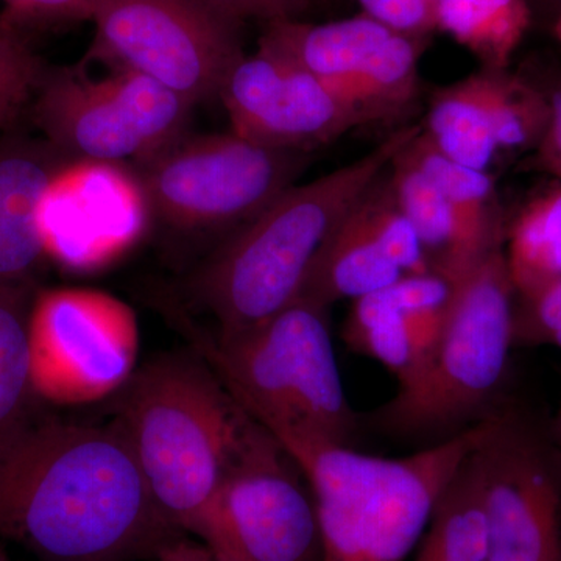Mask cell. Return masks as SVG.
<instances>
[{"mask_svg":"<svg viewBox=\"0 0 561 561\" xmlns=\"http://www.w3.org/2000/svg\"><path fill=\"white\" fill-rule=\"evenodd\" d=\"M151 497L125 432L32 401L0 430V542L39 561H140L183 535Z\"/></svg>","mask_w":561,"mask_h":561,"instance_id":"1","label":"cell"},{"mask_svg":"<svg viewBox=\"0 0 561 561\" xmlns=\"http://www.w3.org/2000/svg\"><path fill=\"white\" fill-rule=\"evenodd\" d=\"M420 131L421 124L402 125L359 160L287 187L230 232L191 286L217 331L245 330L294 305L351 209Z\"/></svg>","mask_w":561,"mask_h":561,"instance_id":"2","label":"cell"},{"mask_svg":"<svg viewBox=\"0 0 561 561\" xmlns=\"http://www.w3.org/2000/svg\"><path fill=\"white\" fill-rule=\"evenodd\" d=\"M114 398V420L158 511L192 535L238 453L250 413L197 350L147 362Z\"/></svg>","mask_w":561,"mask_h":561,"instance_id":"3","label":"cell"},{"mask_svg":"<svg viewBox=\"0 0 561 561\" xmlns=\"http://www.w3.org/2000/svg\"><path fill=\"white\" fill-rule=\"evenodd\" d=\"M479 437L478 424L401 459L346 446L280 442L311 483L323 561H404Z\"/></svg>","mask_w":561,"mask_h":561,"instance_id":"4","label":"cell"},{"mask_svg":"<svg viewBox=\"0 0 561 561\" xmlns=\"http://www.w3.org/2000/svg\"><path fill=\"white\" fill-rule=\"evenodd\" d=\"M192 335L232 397L276 440L354 448L359 419L343 389L330 309L298 300L245 330Z\"/></svg>","mask_w":561,"mask_h":561,"instance_id":"5","label":"cell"},{"mask_svg":"<svg viewBox=\"0 0 561 561\" xmlns=\"http://www.w3.org/2000/svg\"><path fill=\"white\" fill-rule=\"evenodd\" d=\"M513 312L515 290L502 249L457 280L426 367L370 413V424L398 437L438 443L493 415L507 401Z\"/></svg>","mask_w":561,"mask_h":561,"instance_id":"6","label":"cell"},{"mask_svg":"<svg viewBox=\"0 0 561 561\" xmlns=\"http://www.w3.org/2000/svg\"><path fill=\"white\" fill-rule=\"evenodd\" d=\"M311 157L230 133L186 135L135 165L158 219L184 232L225 231L253 219L297 184Z\"/></svg>","mask_w":561,"mask_h":561,"instance_id":"7","label":"cell"},{"mask_svg":"<svg viewBox=\"0 0 561 561\" xmlns=\"http://www.w3.org/2000/svg\"><path fill=\"white\" fill-rule=\"evenodd\" d=\"M194 105L149 77L114 68L94 79L47 68L31 103L33 124L76 162L133 164L186 135Z\"/></svg>","mask_w":561,"mask_h":561,"instance_id":"8","label":"cell"},{"mask_svg":"<svg viewBox=\"0 0 561 561\" xmlns=\"http://www.w3.org/2000/svg\"><path fill=\"white\" fill-rule=\"evenodd\" d=\"M192 537L225 561H323L311 483L253 416Z\"/></svg>","mask_w":561,"mask_h":561,"instance_id":"9","label":"cell"},{"mask_svg":"<svg viewBox=\"0 0 561 561\" xmlns=\"http://www.w3.org/2000/svg\"><path fill=\"white\" fill-rule=\"evenodd\" d=\"M92 55L149 77L191 105L220 101L243 58L239 22L206 0H98Z\"/></svg>","mask_w":561,"mask_h":561,"instance_id":"10","label":"cell"},{"mask_svg":"<svg viewBox=\"0 0 561 561\" xmlns=\"http://www.w3.org/2000/svg\"><path fill=\"white\" fill-rule=\"evenodd\" d=\"M139 323L121 298L87 287L36 290L28 312L33 397L54 405L114 398L138 370Z\"/></svg>","mask_w":561,"mask_h":561,"instance_id":"11","label":"cell"},{"mask_svg":"<svg viewBox=\"0 0 561 561\" xmlns=\"http://www.w3.org/2000/svg\"><path fill=\"white\" fill-rule=\"evenodd\" d=\"M489 561H561V449L548 423L505 401L481 423Z\"/></svg>","mask_w":561,"mask_h":561,"instance_id":"12","label":"cell"},{"mask_svg":"<svg viewBox=\"0 0 561 561\" xmlns=\"http://www.w3.org/2000/svg\"><path fill=\"white\" fill-rule=\"evenodd\" d=\"M427 44L365 13L324 24L272 22L260 41L311 72L371 125L401 119L419 101Z\"/></svg>","mask_w":561,"mask_h":561,"instance_id":"13","label":"cell"},{"mask_svg":"<svg viewBox=\"0 0 561 561\" xmlns=\"http://www.w3.org/2000/svg\"><path fill=\"white\" fill-rule=\"evenodd\" d=\"M549 119L548 94L508 69H485L431 95L421 133L449 160L490 172L529 157Z\"/></svg>","mask_w":561,"mask_h":561,"instance_id":"14","label":"cell"},{"mask_svg":"<svg viewBox=\"0 0 561 561\" xmlns=\"http://www.w3.org/2000/svg\"><path fill=\"white\" fill-rule=\"evenodd\" d=\"M220 101L231 131L278 150L309 153L371 125L311 72L261 46L231 70Z\"/></svg>","mask_w":561,"mask_h":561,"instance_id":"15","label":"cell"},{"mask_svg":"<svg viewBox=\"0 0 561 561\" xmlns=\"http://www.w3.org/2000/svg\"><path fill=\"white\" fill-rule=\"evenodd\" d=\"M72 158L44 138L0 140V289H36L47 257L43 208Z\"/></svg>","mask_w":561,"mask_h":561,"instance_id":"16","label":"cell"},{"mask_svg":"<svg viewBox=\"0 0 561 561\" xmlns=\"http://www.w3.org/2000/svg\"><path fill=\"white\" fill-rule=\"evenodd\" d=\"M405 153L440 187L456 214L465 251L472 267L494 251L504 249L505 221L496 181L490 172L449 160L419 133Z\"/></svg>","mask_w":561,"mask_h":561,"instance_id":"17","label":"cell"},{"mask_svg":"<svg viewBox=\"0 0 561 561\" xmlns=\"http://www.w3.org/2000/svg\"><path fill=\"white\" fill-rule=\"evenodd\" d=\"M402 276L365 227L356 203L321 251L298 300L331 309L335 302L367 297Z\"/></svg>","mask_w":561,"mask_h":561,"instance_id":"18","label":"cell"},{"mask_svg":"<svg viewBox=\"0 0 561 561\" xmlns=\"http://www.w3.org/2000/svg\"><path fill=\"white\" fill-rule=\"evenodd\" d=\"M504 257L515 301L561 278V181L549 179L505 221Z\"/></svg>","mask_w":561,"mask_h":561,"instance_id":"19","label":"cell"},{"mask_svg":"<svg viewBox=\"0 0 561 561\" xmlns=\"http://www.w3.org/2000/svg\"><path fill=\"white\" fill-rule=\"evenodd\" d=\"M391 191L419 234L431 271L457 283L471 271L456 214L440 187L405 153L389 165Z\"/></svg>","mask_w":561,"mask_h":561,"instance_id":"20","label":"cell"},{"mask_svg":"<svg viewBox=\"0 0 561 561\" xmlns=\"http://www.w3.org/2000/svg\"><path fill=\"white\" fill-rule=\"evenodd\" d=\"M534 14L527 0H437V32L471 51L481 68L508 69L529 32Z\"/></svg>","mask_w":561,"mask_h":561,"instance_id":"21","label":"cell"},{"mask_svg":"<svg viewBox=\"0 0 561 561\" xmlns=\"http://www.w3.org/2000/svg\"><path fill=\"white\" fill-rule=\"evenodd\" d=\"M416 561H489L481 472L474 449L432 513Z\"/></svg>","mask_w":561,"mask_h":561,"instance_id":"22","label":"cell"},{"mask_svg":"<svg viewBox=\"0 0 561 561\" xmlns=\"http://www.w3.org/2000/svg\"><path fill=\"white\" fill-rule=\"evenodd\" d=\"M36 289H0V430L35 400L28 312Z\"/></svg>","mask_w":561,"mask_h":561,"instance_id":"23","label":"cell"},{"mask_svg":"<svg viewBox=\"0 0 561 561\" xmlns=\"http://www.w3.org/2000/svg\"><path fill=\"white\" fill-rule=\"evenodd\" d=\"M357 210L373 239L404 275L432 272L419 234L391 191L389 168L364 192Z\"/></svg>","mask_w":561,"mask_h":561,"instance_id":"24","label":"cell"},{"mask_svg":"<svg viewBox=\"0 0 561 561\" xmlns=\"http://www.w3.org/2000/svg\"><path fill=\"white\" fill-rule=\"evenodd\" d=\"M454 289V280L435 272L402 276L390 286L354 301L343 331L359 330L382 317L445 308L451 301Z\"/></svg>","mask_w":561,"mask_h":561,"instance_id":"25","label":"cell"},{"mask_svg":"<svg viewBox=\"0 0 561 561\" xmlns=\"http://www.w3.org/2000/svg\"><path fill=\"white\" fill-rule=\"evenodd\" d=\"M47 68L25 39L0 33V130L13 127L31 108Z\"/></svg>","mask_w":561,"mask_h":561,"instance_id":"26","label":"cell"},{"mask_svg":"<svg viewBox=\"0 0 561 561\" xmlns=\"http://www.w3.org/2000/svg\"><path fill=\"white\" fill-rule=\"evenodd\" d=\"M545 345L561 351V278L530 300L515 301L513 348Z\"/></svg>","mask_w":561,"mask_h":561,"instance_id":"27","label":"cell"},{"mask_svg":"<svg viewBox=\"0 0 561 561\" xmlns=\"http://www.w3.org/2000/svg\"><path fill=\"white\" fill-rule=\"evenodd\" d=\"M0 33L22 36L27 28H47L91 21L98 0H2Z\"/></svg>","mask_w":561,"mask_h":561,"instance_id":"28","label":"cell"},{"mask_svg":"<svg viewBox=\"0 0 561 561\" xmlns=\"http://www.w3.org/2000/svg\"><path fill=\"white\" fill-rule=\"evenodd\" d=\"M357 3L362 13L413 38L430 39L437 32V0H357Z\"/></svg>","mask_w":561,"mask_h":561,"instance_id":"29","label":"cell"},{"mask_svg":"<svg viewBox=\"0 0 561 561\" xmlns=\"http://www.w3.org/2000/svg\"><path fill=\"white\" fill-rule=\"evenodd\" d=\"M224 16L241 24L245 20L279 21L300 20L316 0H206Z\"/></svg>","mask_w":561,"mask_h":561,"instance_id":"30","label":"cell"},{"mask_svg":"<svg viewBox=\"0 0 561 561\" xmlns=\"http://www.w3.org/2000/svg\"><path fill=\"white\" fill-rule=\"evenodd\" d=\"M549 119L540 144L526 158V169L561 181V84L548 94Z\"/></svg>","mask_w":561,"mask_h":561,"instance_id":"31","label":"cell"},{"mask_svg":"<svg viewBox=\"0 0 561 561\" xmlns=\"http://www.w3.org/2000/svg\"><path fill=\"white\" fill-rule=\"evenodd\" d=\"M153 561H225L205 541L194 540L190 534L179 535L165 542L151 559Z\"/></svg>","mask_w":561,"mask_h":561,"instance_id":"32","label":"cell"},{"mask_svg":"<svg viewBox=\"0 0 561 561\" xmlns=\"http://www.w3.org/2000/svg\"><path fill=\"white\" fill-rule=\"evenodd\" d=\"M527 2H529L531 14H534V21L546 22L549 27L561 14V0H527Z\"/></svg>","mask_w":561,"mask_h":561,"instance_id":"33","label":"cell"},{"mask_svg":"<svg viewBox=\"0 0 561 561\" xmlns=\"http://www.w3.org/2000/svg\"><path fill=\"white\" fill-rule=\"evenodd\" d=\"M549 432H551L553 442L559 445V448L561 449V383H560V397H559V404H557L556 413H553V416L551 421L548 423Z\"/></svg>","mask_w":561,"mask_h":561,"instance_id":"34","label":"cell"},{"mask_svg":"<svg viewBox=\"0 0 561 561\" xmlns=\"http://www.w3.org/2000/svg\"><path fill=\"white\" fill-rule=\"evenodd\" d=\"M551 32L553 38L559 41V43L561 44V14L559 18H557L556 21H553V24L551 25Z\"/></svg>","mask_w":561,"mask_h":561,"instance_id":"35","label":"cell"}]
</instances>
